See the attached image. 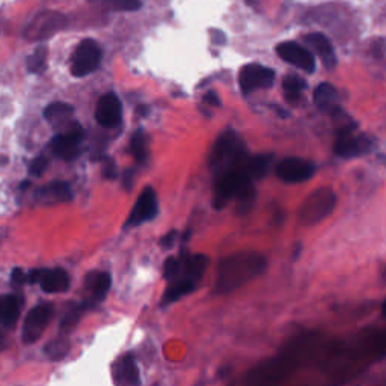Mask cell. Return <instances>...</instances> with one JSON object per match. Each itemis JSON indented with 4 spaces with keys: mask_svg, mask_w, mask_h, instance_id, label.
<instances>
[{
    "mask_svg": "<svg viewBox=\"0 0 386 386\" xmlns=\"http://www.w3.org/2000/svg\"><path fill=\"white\" fill-rule=\"evenodd\" d=\"M266 267L267 260L261 253L237 252L220 261L214 290L219 295L234 291L258 277Z\"/></svg>",
    "mask_w": 386,
    "mask_h": 386,
    "instance_id": "cell-1",
    "label": "cell"
},
{
    "mask_svg": "<svg viewBox=\"0 0 386 386\" xmlns=\"http://www.w3.org/2000/svg\"><path fill=\"white\" fill-rule=\"evenodd\" d=\"M246 154L248 152H246L243 139L236 131L228 130L220 135L213 146V151L210 154V166L214 174L218 175L227 171L228 168L237 165Z\"/></svg>",
    "mask_w": 386,
    "mask_h": 386,
    "instance_id": "cell-2",
    "label": "cell"
},
{
    "mask_svg": "<svg viewBox=\"0 0 386 386\" xmlns=\"http://www.w3.org/2000/svg\"><path fill=\"white\" fill-rule=\"evenodd\" d=\"M337 195L330 188H320L311 192L299 208V222L305 227L317 225L334 212Z\"/></svg>",
    "mask_w": 386,
    "mask_h": 386,
    "instance_id": "cell-3",
    "label": "cell"
},
{
    "mask_svg": "<svg viewBox=\"0 0 386 386\" xmlns=\"http://www.w3.org/2000/svg\"><path fill=\"white\" fill-rule=\"evenodd\" d=\"M102 63V49L94 40H83L73 55L71 74L74 77H84L94 73Z\"/></svg>",
    "mask_w": 386,
    "mask_h": 386,
    "instance_id": "cell-4",
    "label": "cell"
},
{
    "mask_svg": "<svg viewBox=\"0 0 386 386\" xmlns=\"http://www.w3.org/2000/svg\"><path fill=\"white\" fill-rule=\"evenodd\" d=\"M275 82V71L272 68L262 67L260 64L245 65L238 74V83L245 95L260 89H267Z\"/></svg>",
    "mask_w": 386,
    "mask_h": 386,
    "instance_id": "cell-5",
    "label": "cell"
},
{
    "mask_svg": "<svg viewBox=\"0 0 386 386\" xmlns=\"http://www.w3.org/2000/svg\"><path fill=\"white\" fill-rule=\"evenodd\" d=\"M53 313H55V308H53V305L50 304H41L32 308L30 313L27 314L25 324H23V332H21L23 341L26 344L36 343L44 334L45 328L49 326V323L53 317Z\"/></svg>",
    "mask_w": 386,
    "mask_h": 386,
    "instance_id": "cell-6",
    "label": "cell"
},
{
    "mask_svg": "<svg viewBox=\"0 0 386 386\" xmlns=\"http://www.w3.org/2000/svg\"><path fill=\"white\" fill-rule=\"evenodd\" d=\"M84 131L80 124L73 122L67 130L60 131L59 135L53 137L52 150L58 157L64 160H73L77 157L80 150V144L83 141Z\"/></svg>",
    "mask_w": 386,
    "mask_h": 386,
    "instance_id": "cell-7",
    "label": "cell"
},
{
    "mask_svg": "<svg viewBox=\"0 0 386 386\" xmlns=\"http://www.w3.org/2000/svg\"><path fill=\"white\" fill-rule=\"evenodd\" d=\"M157 212L159 205L156 192H154L152 188H145L141 195H139L133 210L130 212L124 228H136L145 222H150L151 219L156 218Z\"/></svg>",
    "mask_w": 386,
    "mask_h": 386,
    "instance_id": "cell-8",
    "label": "cell"
},
{
    "mask_svg": "<svg viewBox=\"0 0 386 386\" xmlns=\"http://www.w3.org/2000/svg\"><path fill=\"white\" fill-rule=\"evenodd\" d=\"M314 172V163L297 157L284 159L281 163L276 166V175L285 183H304L310 180Z\"/></svg>",
    "mask_w": 386,
    "mask_h": 386,
    "instance_id": "cell-9",
    "label": "cell"
},
{
    "mask_svg": "<svg viewBox=\"0 0 386 386\" xmlns=\"http://www.w3.org/2000/svg\"><path fill=\"white\" fill-rule=\"evenodd\" d=\"M276 53L285 63L295 65L296 68L302 69L305 73H314L315 71V59L313 53L299 45L297 43H282L276 47Z\"/></svg>",
    "mask_w": 386,
    "mask_h": 386,
    "instance_id": "cell-10",
    "label": "cell"
},
{
    "mask_svg": "<svg viewBox=\"0 0 386 386\" xmlns=\"http://www.w3.org/2000/svg\"><path fill=\"white\" fill-rule=\"evenodd\" d=\"M338 139L335 144V154L343 159L356 157L372 150V141L365 135H353L352 131H341L337 133Z\"/></svg>",
    "mask_w": 386,
    "mask_h": 386,
    "instance_id": "cell-11",
    "label": "cell"
},
{
    "mask_svg": "<svg viewBox=\"0 0 386 386\" xmlns=\"http://www.w3.org/2000/svg\"><path fill=\"white\" fill-rule=\"evenodd\" d=\"M95 118L98 121V124L104 128H115L120 126L122 118V106L120 98L115 95L113 92L104 94L98 100Z\"/></svg>",
    "mask_w": 386,
    "mask_h": 386,
    "instance_id": "cell-12",
    "label": "cell"
},
{
    "mask_svg": "<svg viewBox=\"0 0 386 386\" xmlns=\"http://www.w3.org/2000/svg\"><path fill=\"white\" fill-rule=\"evenodd\" d=\"M111 275L106 272H92L87 277V288L89 291V299L84 306H92L102 302L111 288Z\"/></svg>",
    "mask_w": 386,
    "mask_h": 386,
    "instance_id": "cell-13",
    "label": "cell"
},
{
    "mask_svg": "<svg viewBox=\"0 0 386 386\" xmlns=\"http://www.w3.org/2000/svg\"><path fill=\"white\" fill-rule=\"evenodd\" d=\"M73 115L74 107L65 103H52L44 111V118L49 121V124L60 131L67 130L73 124Z\"/></svg>",
    "mask_w": 386,
    "mask_h": 386,
    "instance_id": "cell-14",
    "label": "cell"
},
{
    "mask_svg": "<svg viewBox=\"0 0 386 386\" xmlns=\"http://www.w3.org/2000/svg\"><path fill=\"white\" fill-rule=\"evenodd\" d=\"M113 379L118 385H139L141 377H139V368L131 354H126L121 358L117 365L113 367Z\"/></svg>",
    "mask_w": 386,
    "mask_h": 386,
    "instance_id": "cell-15",
    "label": "cell"
},
{
    "mask_svg": "<svg viewBox=\"0 0 386 386\" xmlns=\"http://www.w3.org/2000/svg\"><path fill=\"white\" fill-rule=\"evenodd\" d=\"M305 41L310 44L314 49V52L320 56L324 67H328L329 69L335 68V65H337L335 50H334V47H332L328 36H324L323 34H319V32H314V34L306 35Z\"/></svg>",
    "mask_w": 386,
    "mask_h": 386,
    "instance_id": "cell-16",
    "label": "cell"
},
{
    "mask_svg": "<svg viewBox=\"0 0 386 386\" xmlns=\"http://www.w3.org/2000/svg\"><path fill=\"white\" fill-rule=\"evenodd\" d=\"M38 282L45 293H63L69 288V275L64 269L43 270Z\"/></svg>",
    "mask_w": 386,
    "mask_h": 386,
    "instance_id": "cell-17",
    "label": "cell"
},
{
    "mask_svg": "<svg viewBox=\"0 0 386 386\" xmlns=\"http://www.w3.org/2000/svg\"><path fill=\"white\" fill-rule=\"evenodd\" d=\"M23 306V299L15 295L0 296V324L12 328L17 323Z\"/></svg>",
    "mask_w": 386,
    "mask_h": 386,
    "instance_id": "cell-18",
    "label": "cell"
},
{
    "mask_svg": "<svg viewBox=\"0 0 386 386\" xmlns=\"http://www.w3.org/2000/svg\"><path fill=\"white\" fill-rule=\"evenodd\" d=\"M314 102L321 111L328 113H334L338 109V91L334 84L330 83H320L314 91Z\"/></svg>",
    "mask_w": 386,
    "mask_h": 386,
    "instance_id": "cell-19",
    "label": "cell"
},
{
    "mask_svg": "<svg viewBox=\"0 0 386 386\" xmlns=\"http://www.w3.org/2000/svg\"><path fill=\"white\" fill-rule=\"evenodd\" d=\"M195 287H196V282L186 280V277H179V280H174L169 282V287L165 291L163 299H161V304L163 305L174 304L179 299L190 295V293L195 290Z\"/></svg>",
    "mask_w": 386,
    "mask_h": 386,
    "instance_id": "cell-20",
    "label": "cell"
},
{
    "mask_svg": "<svg viewBox=\"0 0 386 386\" xmlns=\"http://www.w3.org/2000/svg\"><path fill=\"white\" fill-rule=\"evenodd\" d=\"M38 195L49 203H68L73 199V192L67 183H52L49 186L38 190Z\"/></svg>",
    "mask_w": 386,
    "mask_h": 386,
    "instance_id": "cell-21",
    "label": "cell"
},
{
    "mask_svg": "<svg viewBox=\"0 0 386 386\" xmlns=\"http://www.w3.org/2000/svg\"><path fill=\"white\" fill-rule=\"evenodd\" d=\"M282 88H284V95L287 98L288 103H297L300 95H302V92L306 88V82L302 79V77H299L296 74H290V76H285L284 80H282Z\"/></svg>",
    "mask_w": 386,
    "mask_h": 386,
    "instance_id": "cell-22",
    "label": "cell"
},
{
    "mask_svg": "<svg viewBox=\"0 0 386 386\" xmlns=\"http://www.w3.org/2000/svg\"><path fill=\"white\" fill-rule=\"evenodd\" d=\"M131 154L139 165H145L150 156V146H148V136L144 130H137L131 137Z\"/></svg>",
    "mask_w": 386,
    "mask_h": 386,
    "instance_id": "cell-23",
    "label": "cell"
},
{
    "mask_svg": "<svg viewBox=\"0 0 386 386\" xmlns=\"http://www.w3.org/2000/svg\"><path fill=\"white\" fill-rule=\"evenodd\" d=\"M234 199H237L238 214H248L252 210L253 203H256V188H253V183L246 184V186L237 193Z\"/></svg>",
    "mask_w": 386,
    "mask_h": 386,
    "instance_id": "cell-24",
    "label": "cell"
},
{
    "mask_svg": "<svg viewBox=\"0 0 386 386\" xmlns=\"http://www.w3.org/2000/svg\"><path fill=\"white\" fill-rule=\"evenodd\" d=\"M47 67V47L40 45L27 59V69L34 74L43 73Z\"/></svg>",
    "mask_w": 386,
    "mask_h": 386,
    "instance_id": "cell-25",
    "label": "cell"
},
{
    "mask_svg": "<svg viewBox=\"0 0 386 386\" xmlns=\"http://www.w3.org/2000/svg\"><path fill=\"white\" fill-rule=\"evenodd\" d=\"M94 2L113 11H137L142 6L141 0H94Z\"/></svg>",
    "mask_w": 386,
    "mask_h": 386,
    "instance_id": "cell-26",
    "label": "cell"
},
{
    "mask_svg": "<svg viewBox=\"0 0 386 386\" xmlns=\"http://www.w3.org/2000/svg\"><path fill=\"white\" fill-rule=\"evenodd\" d=\"M83 310H87L84 304L83 305H73L71 308H69V310L65 313L63 321H60V330H63V332L71 330L74 328V324L77 323V320H79Z\"/></svg>",
    "mask_w": 386,
    "mask_h": 386,
    "instance_id": "cell-27",
    "label": "cell"
},
{
    "mask_svg": "<svg viewBox=\"0 0 386 386\" xmlns=\"http://www.w3.org/2000/svg\"><path fill=\"white\" fill-rule=\"evenodd\" d=\"M68 349H69V344L64 338H59L47 344V347H45V353H47V356L52 359H60L65 356Z\"/></svg>",
    "mask_w": 386,
    "mask_h": 386,
    "instance_id": "cell-28",
    "label": "cell"
},
{
    "mask_svg": "<svg viewBox=\"0 0 386 386\" xmlns=\"http://www.w3.org/2000/svg\"><path fill=\"white\" fill-rule=\"evenodd\" d=\"M180 273H181V258L180 257H169L165 261V280L171 282Z\"/></svg>",
    "mask_w": 386,
    "mask_h": 386,
    "instance_id": "cell-29",
    "label": "cell"
},
{
    "mask_svg": "<svg viewBox=\"0 0 386 386\" xmlns=\"http://www.w3.org/2000/svg\"><path fill=\"white\" fill-rule=\"evenodd\" d=\"M47 165H49V160L44 156H40V157H36L32 163H30L29 171L34 177H41L45 171V168H47Z\"/></svg>",
    "mask_w": 386,
    "mask_h": 386,
    "instance_id": "cell-30",
    "label": "cell"
},
{
    "mask_svg": "<svg viewBox=\"0 0 386 386\" xmlns=\"http://www.w3.org/2000/svg\"><path fill=\"white\" fill-rule=\"evenodd\" d=\"M103 175H104V179H107V180L117 179V165H115V161L111 157H104Z\"/></svg>",
    "mask_w": 386,
    "mask_h": 386,
    "instance_id": "cell-31",
    "label": "cell"
},
{
    "mask_svg": "<svg viewBox=\"0 0 386 386\" xmlns=\"http://www.w3.org/2000/svg\"><path fill=\"white\" fill-rule=\"evenodd\" d=\"M177 237H179V233H177L175 229L172 231H169V233L165 236V237H161V240H160V246L163 249H171L172 246L175 245V240H177Z\"/></svg>",
    "mask_w": 386,
    "mask_h": 386,
    "instance_id": "cell-32",
    "label": "cell"
},
{
    "mask_svg": "<svg viewBox=\"0 0 386 386\" xmlns=\"http://www.w3.org/2000/svg\"><path fill=\"white\" fill-rule=\"evenodd\" d=\"M25 282H26L25 272H23L21 269H15L11 275V284L14 287H19V285H23Z\"/></svg>",
    "mask_w": 386,
    "mask_h": 386,
    "instance_id": "cell-33",
    "label": "cell"
},
{
    "mask_svg": "<svg viewBox=\"0 0 386 386\" xmlns=\"http://www.w3.org/2000/svg\"><path fill=\"white\" fill-rule=\"evenodd\" d=\"M133 179H135L133 169H128V171L122 174V186H124L127 192H130L131 188H133Z\"/></svg>",
    "mask_w": 386,
    "mask_h": 386,
    "instance_id": "cell-34",
    "label": "cell"
},
{
    "mask_svg": "<svg viewBox=\"0 0 386 386\" xmlns=\"http://www.w3.org/2000/svg\"><path fill=\"white\" fill-rule=\"evenodd\" d=\"M204 102L208 106H213V107H219L220 106V98H219L218 94H216L214 91H208L207 92V94L204 95Z\"/></svg>",
    "mask_w": 386,
    "mask_h": 386,
    "instance_id": "cell-35",
    "label": "cell"
},
{
    "mask_svg": "<svg viewBox=\"0 0 386 386\" xmlns=\"http://www.w3.org/2000/svg\"><path fill=\"white\" fill-rule=\"evenodd\" d=\"M41 272H43L41 269H35V270H32V272H29V275H26V282L36 284L38 281H40Z\"/></svg>",
    "mask_w": 386,
    "mask_h": 386,
    "instance_id": "cell-36",
    "label": "cell"
},
{
    "mask_svg": "<svg viewBox=\"0 0 386 386\" xmlns=\"http://www.w3.org/2000/svg\"><path fill=\"white\" fill-rule=\"evenodd\" d=\"M300 251H302V245L297 243V245H296V249H295V257H293V258L297 260V258H299V253H300Z\"/></svg>",
    "mask_w": 386,
    "mask_h": 386,
    "instance_id": "cell-37",
    "label": "cell"
},
{
    "mask_svg": "<svg viewBox=\"0 0 386 386\" xmlns=\"http://www.w3.org/2000/svg\"><path fill=\"white\" fill-rule=\"evenodd\" d=\"M246 2H248L249 5H253V3H256V0H246Z\"/></svg>",
    "mask_w": 386,
    "mask_h": 386,
    "instance_id": "cell-38",
    "label": "cell"
}]
</instances>
